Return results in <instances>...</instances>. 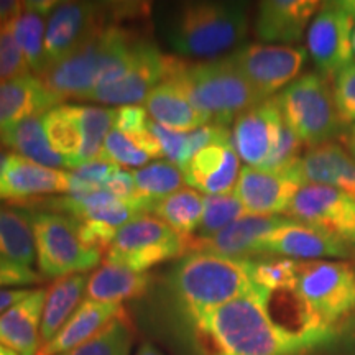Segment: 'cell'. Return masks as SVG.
<instances>
[{
    "label": "cell",
    "instance_id": "1",
    "mask_svg": "<svg viewBox=\"0 0 355 355\" xmlns=\"http://www.w3.org/2000/svg\"><path fill=\"white\" fill-rule=\"evenodd\" d=\"M193 355H308L329 347L337 331L296 334L273 321L263 291L229 301L196 316L173 318Z\"/></svg>",
    "mask_w": 355,
    "mask_h": 355
},
{
    "label": "cell",
    "instance_id": "2",
    "mask_svg": "<svg viewBox=\"0 0 355 355\" xmlns=\"http://www.w3.org/2000/svg\"><path fill=\"white\" fill-rule=\"evenodd\" d=\"M173 318L196 316L257 291L252 260H235L209 252L180 257L162 282Z\"/></svg>",
    "mask_w": 355,
    "mask_h": 355
},
{
    "label": "cell",
    "instance_id": "3",
    "mask_svg": "<svg viewBox=\"0 0 355 355\" xmlns=\"http://www.w3.org/2000/svg\"><path fill=\"white\" fill-rule=\"evenodd\" d=\"M162 24L171 51L209 61L243 42L248 32V12L241 2H181L168 12Z\"/></svg>",
    "mask_w": 355,
    "mask_h": 355
},
{
    "label": "cell",
    "instance_id": "4",
    "mask_svg": "<svg viewBox=\"0 0 355 355\" xmlns=\"http://www.w3.org/2000/svg\"><path fill=\"white\" fill-rule=\"evenodd\" d=\"M165 79L183 89L191 104L212 125L227 127L239 115L261 102L230 56L199 63L168 56Z\"/></svg>",
    "mask_w": 355,
    "mask_h": 355
},
{
    "label": "cell",
    "instance_id": "5",
    "mask_svg": "<svg viewBox=\"0 0 355 355\" xmlns=\"http://www.w3.org/2000/svg\"><path fill=\"white\" fill-rule=\"evenodd\" d=\"M277 102L283 121L309 148L329 144L343 127L332 89L321 74L295 79L277 96Z\"/></svg>",
    "mask_w": 355,
    "mask_h": 355
},
{
    "label": "cell",
    "instance_id": "6",
    "mask_svg": "<svg viewBox=\"0 0 355 355\" xmlns=\"http://www.w3.org/2000/svg\"><path fill=\"white\" fill-rule=\"evenodd\" d=\"M30 212L37 245V265L43 279L84 273L99 265L104 255L81 242L79 222L74 217L51 211Z\"/></svg>",
    "mask_w": 355,
    "mask_h": 355
},
{
    "label": "cell",
    "instance_id": "7",
    "mask_svg": "<svg viewBox=\"0 0 355 355\" xmlns=\"http://www.w3.org/2000/svg\"><path fill=\"white\" fill-rule=\"evenodd\" d=\"M295 291L322 326L355 314V268L345 261H298Z\"/></svg>",
    "mask_w": 355,
    "mask_h": 355
},
{
    "label": "cell",
    "instance_id": "8",
    "mask_svg": "<svg viewBox=\"0 0 355 355\" xmlns=\"http://www.w3.org/2000/svg\"><path fill=\"white\" fill-rule=\"evenodd\" d=\"M355 0L322 2L308 28V53L324 78L354 63Z\"/></svg>",
    "mask_w": 355,
    "mask_h": 355
},
{
    "label": "cell",
    "instance_id": "9",
    "mask_svg": "<svg viewBox=\"0 0 355 355\" xmlns=\"http://www.w3.org/2000/svg\"><path fill=\"white\" fill-rule=\"evenodd\" d=\"M229 56L260 101H266L298 78L308 50L286 44L252 43L242 44Z\"/></svg>",
    "mask_w": 355,
    "mask_h": 355
},
{
    "label": "cell",
    "instance_id": "10",
    "mask_svg": "<svg viewBox=\"0 0 355 355\" xmlns=\"http://www.w3.org/2000/svg\"><path fill=\"white\" fill-rule=\"evenodd\" d=\"M285 216L355 245V196L344 191L322 184H304Z\"/></svg>",
    "mask_w": 355,
    "mask_h": 355
},
{
    "label": "cell",
    "instance_id": "11",
    "mask_svg": "<svg viewBox=\"0 0 355 355\" xmlns=\"http://www.w3.org/2000/svg\"><path fill=\"white\" fill-rule=\"evenodd\" d=\"M109 24L97 30L81 48L48 66L38 76L60 102L64 99L86 101L96 89L109 46Z\"/></svg>",
    "mask_w": 355,
    "mask_h": 355
},
{
    "label": "cell",
    "instance_id": "12",
    "mask_svg": "<svg viewBox=\"0 0 355 355\" xmlns=\"http://www.w3.org/2000/svg\"><path fill=\"white\" fill-rule=\"evenodd\" d=\"M109 7L94 2H56L46 24L44 56L48 66L81 48L97 30L107 25ZM44 68V69H46Z\"/></svg>",
    "mask_w": 355,
    "mask_h": 355
},
{
    "label": "cell",
    "instance_id": "13",
    "mask_svg": "<svg viewBox=\"0 0 355 355\" xmlns=\"http://www.w3.org/2000/svg\"><path fill=\"white\" fill-rule=\"evenodd\" d=\"M304 184L298 165L282 171L243 166L232 193L247 214L285 216L296 193Z\"/></svg>",
    "mask_w": 355,
    "mask_h": 355
},
{
    "label": "cell",
    "instance_id": "14",
    "mask_svg": "<svg viewBox=\"0 0 355 355\" xmlns=\"http://www.w3.org/2000/svg\"><path fill=\"white\" fill-rule=\"evenodd\" d=\"M168 56L159 51L157 44L140 38L133 53V61L121 81L112 86L92 91L86 101L114 105H137L146 96L165 81Z\"/></svg>",
    "mask_w": 355,
    "mask_h": 355
},
{
    "label": "cell",
    "instance_id": "15",
    "mask_svg": "<svg viewBox=\"0 0 355 355\" xmlns=\"http://www.w3.org/2000/svg\"><path fill=\"white\" fill-rule=\"evenodd\" d=\"M283 117L277 97L261 101L234 121L232 141L239 158L247 166L263 170L277 145Z\"/></svg>",
    "mask_w": 355,
    "mask_h": 355
},
{
    "label": "cell",
    "instance_id": "16",
    "mask_svg": "<svg viewBox=\"0 0 355 355\" xmlns=\"http://www.w3.org/2000/svg\"><path fill=\"white\" fill-rule=\"evenodd\" d=\"M352 248L334 235L311 225L290 220L273 230L261 247V259L277 257L295 261H313L322 259H347Z\"/></svg>",
    "mask_w": 355,
    "mask_h": 355
},
{
    "label": "cell",
    "instance_id": "17",
    "mask_svg": "<svg viewBox=\"0 0 355 355\" xmlns=\"http://www.w3.org/2000/svg\"><path fill=\"white\" fill-rule=\"evenodd\" d=\"M290 220L282 216L247 214L212 237H193L189 252H209L235 260L261 259V247L265 239Z\"/></svg>",
    "mask_w": 355,
    "mask_h": 355
},
{
    "label": "cell",
    "instance_id": "18",
    "mask_svg": "<svg viewBox=\"0 0 355 355\" xmlns=\"http://www.w3.org/2000/svg\"><path fill=\"white\" fill-rule=\"evenodd\" d=\"M56 193H69V173L42 166L15 153L8 155L0 175V201L25 207Z\"/></svg>",
    "mask_w": 355,
    "mask_h": 355
},
{
    "label": "cell",
    "instance_id": "19",
    "mask_svg": "<svg viewBox=\"0 0 355 355\" xmlns=\"http://www.w3.org/2000/svg\"><path fill=\"white\" fill-rule=\"evenodd\" d=\"M241 170V158L235 152L230 133L194 155L183 170L184 183L206 196L232 194Z\"/></svg>",
    "mask_w": 355,
    "mask_h": 355
},
{
    "label": "cell",
    "instance_id": "20",
    "mask_svg": "<svg viewBox=\"0 0 355 355\" xmlns=\"http://www.w3.org/2000/svg\"><path fill=\"white\" fill-rule=\"evenodd\" d=\"M321 3L318 0H265L255 19L257 38L266 43L300 42Z\"/></svg>",
    "mask_w": 355,
    "mask_h": 355
},
{
    "label": "cell",
    "instance_id": "21",
    "mask_svg": "<svg viewBox=\"0 0 355 355\" xmlns=\"http://www.w3.org/2000/svg\"><path fill=\"white\" fill-rule=\"evenodd\" d=\"M125 316L127 311L122 304L84 300L68 322L58 331V334L38 349L37 355H61L69 352L99 334L115 319Z\"/></svg>",
    "mask_w": 355,
    "mask_h": 355
},
{
    "label": "cell",
    "instance_id": "22",
    "mask_svg": "<svg viewBox=\"0 0 355 355\" xmlns=\"http://www.w3.org/2000/svg\"><path fill=\"white\" fill-rule=\"evenodd\" d=\"M60 105L37 74L8 79L0 83V135L17 123L35 115H43Z\"/></svg>",
    "mask_w": 355,
    "mask_h": 355
},
{
    "label": "cell",
    "instance_id": "23",
    "mask_svg": "<svg viewBox=\"0 0 355 355\" xmlns=\"http://www.w3.org/2000/svg\"><path fill=\"white\" fill-rule=\"evenodd\" d=\"M44 300L46 290L37 288L0 316V345L17 355H37Z\"/></svg>",
    "mask_w": 355,
    "mask_h": 355
},
{
    "label": "cell",
    "instance_id": "24",
    "mask_svg": "<svg viewBox=\"0 0 355 355\" xmlns=\"http://www.w3.org/2000/svg\"><path fill=\"white\" fill-rule=\"evenodd\" d=\"M300 173L306 184H322L355 196V158L340 145L324 144L301 157Z\"/></svg>",
    "mask_w": 355,
    "mask_h": 355
},
{
    "label": "cell",
    "instance_id": "25",
    "mask_svg": "<svg viewBox=\"0 0 355 355\" xmlns=\"http://www.w3.org/2000/svg\"><path fill=\"white\" fill-rule=\"evenodd\" d=\"M145 110L155 123L175 132H193L209 125V121L191 104L183 89L170 79L159 83L146 96Z\"/></svg>",
    "mask_w": 355,
    "mask_h": 355
},
{
    "label": "cell",
    "instance_id": "26",
    "mask_svg": "<svg viewBox=\"0 0 355 355\" xmlns=\"http://www.w3.org/2000/svg\"><path fill=\"white\" fill-rule=\"evenodd\" d=\"M55 6V0H28V2H24V10L10 26L13 38L24 53L26 64L37 76H40L46 68L44 35H46V20Z\"/></svg>",
    "mask_w": 355,
    "mask_h": 355
},
{
    "label": "cell",
    "instance_id": "27",
    "mask_svg": "<svg viewBox=\"0 0 355 355\" xmlns=\"http://www.w3.org/2000/svg\"><path fill=\"white\" fill-rule=\"evenodd\" d=\"M152 286L148 273H139L119 265L104 263L89 275L86 295L87 300L97 303L122 304L125 300L141 298Z\"/></svg>",
    "mask_w": 355,
    "mask_h": 355
},
{
    "label": "cell",
    "instance_id": "28",
    "mask_svg": "<svg viewBox=\"0 0 355 355\" xmlns=\"http://www.w3.org/2000/svg\"><path fill=\"white\" fill-rule=\"evenodd\" d=\"M87 278L84 273L55 279L46 290L42 327H40V347L51 340L58 331L68 322L78 306L83 303V293L86 291Z\"/></svg>",
    "mask_w": 355,
    "mask_h": 355
},
{
    "label": "cell",
    "instance_id": "29",
    "mask_svg": "<svg viewBox=\"0 0 355 355\" xmlns=\"http://www.w3.org/2000/svg\"><path fill=\"white\" fill-rule=\"evenodd\" d=\"M0 257L30 268L37 261L30 209L0 204Z\"/></svg>",
    "mask_w": 355,
    "mask_h": 355
},
{
    "label": "cell",
    "instance_id": "30",
    "mask_svg": "<svg viewBox=\"0 0 355 355\" xmlns=\"http://www.w3.org/2000/svg\"><path fill=\"white\" fill-rule=\"evenodd\" d=\"M0 145L42 166L55 168V170L69 168L68 162L51 148L44 133L42 115L28 117L8 128L0 135Z\"/></svg>",
    "mask_w": 355,
    "mask_h": 355
},
{
    "label": "cell",
    "instance_id": "31",
    "mask_svg": "<svg viewBox=\"0 0 355 355\" xmlns=\"http://www.w3.org/2000/svg\"><path fill=\"white\" fill-rule=\"evenodd\" d=\"M42 123L51 148L68 162L69 168H78L83 133L76 105H56L42 115Z\"/></svg>",
    "mask_w": 355,
    "mask_h": 355
},
{
    "label": "cell",
    "instance_id": "32",
    "mask_svg": "<svg viewBox=\"0 0 355 355\" xmlns=\"http://www.w3.org/2000/svg\"><path fill=\"white\" fill-rule=\"evenodd\" d=\"M204 196L196 189H180L155 202L153 214L184 239H193L202 219Z\"/></svg>",
    "mask_w": 355,
    "mask_h": 355
},
{
    "label": "cell",
    "instance_id": "33",
    "mask_svg": "<svg viewBox=\"0 0 355 355\" xmlns=\"http://www.w3.org/2000/svg\"><path fill=\"white\" fill-rule=\"evenodd\" d=\"M178 237L181 235H178L165 222L159 220L158 217L145 214L119 227L107 252L130 254V252L145 250V248L159 245V243L176 241Z\"/></svg>",
    "mask_w": 355,
    "mask_h": 355
},
{
    "label": "cell",
    "instance_id": "34",
    "mask_svg": "<svg viewBox=\"0 0 355 355\" xmlns=\"http://www.w3.org/2000/svg\"><path fill=\"white\" fill-rule=\"evenodd\" d=\"M133 180L139 196L157 202L181 189L184 173L170 162H153L133 171Z\"/></svg>",
    "mask_w": 355,
    "mask_h": 355
},
{
    "label": "cell",
    "instance_id": "35",
    "mask_svg": "<svg viewBox=\"0 0 355 355\" xmlns=\"http://www.w3.org/2000/svg\"><path fill=\"white\" fill-rule=\"evenodd\" d=\"M76 110L83 133V146L79 153V166H81L99 158L105 137L114 127L115 109L76 105Z\"/></svg>",
    "mask_w": 355,
    "mask_h": 355
},
{
    "label": "cell",
    "instance_id": "36",
    "mask_svg": "<svg viewBox=\"0 0 355 355\" xmlns=\"http://www.w3.org/2000/svg\"><path fill=\"white\" fill-rule=\"evenodd\" d=\"M133 331L128 316L115 319L87 343L61 355H130Z\"/></svg>",
    "mask_w": 355,
    "mask_h": 355
},
{
    "label": "cell",
    "instance_id": "37",
    "mask_svg": "<svg viewBox=\"0 0 355 355\" xmlns=\"http://www.w3.org/2000/svg\"><path fill=\"white\" fill-rule=\"evenodd\" d=\"M243 216H247V211L243 209L242 202L234 196V193L222 194V196H204L202 219L194 237H212Z\"/></svg>",
    "mask_w": 355,
    "mask_h": 355
},
{
    "label": "cell",
    "instance_id": "38",
    "mask_svg": "<svg viewBox=\"0 0 355 355\" xmlns=\"http://www.w3.org/2000/svg\"><path fill=\"white\" fill-rule=\"evenodd\" d=\"M296 266H298V261L277 259V257L252 260V277H254L255 286L263 291L295 288Z\"/></svg>",
    "mask_w": 355,
    "mask_h": 355
},
{
    "label": "cell",
    "instance_id": "39",
    "mask_svg": "<svg viewBox=\"0 0 355 355\" xmlns=\"http://www.w3.org/2000/svg\"><path fill=\"white\" fill-rule=\"evenodd\" d=\"M101 159L114 163L117 166H145V163L150 159V155H146L140 146H137L133 141L123 135L122 132L112 130L105 137L104 146L99 155Z\"/></svg>",
    "mask_w": 355,
    "mask_h": 355
},
{
    "label": "cell",
    "instance_id": "40",
    "mask_svg": "<svg viewBox=\"0 0 355 355\" xmlns=\"http://www.w3.org/2000/svg\"><path fill=\"white\" fill-rule=\"evenodd\" d=\"M332 96L340 123H355V61L334 76Z\"/></svg>",
    "mask_w": 355,
    "mask_h": 355
},
{
    "label": "cell",
    "instance_id": "41",
    "mask_svg": "<svg viewBox=\"0 0 355 355\" xmlns=\"http://www.w3.org/2000/svg\"><path fill=\"white\" fill-rule=\"evenodd\" d=\"M148 128L162 146L163 157L168 158V162L176 165L180 170H184L189 163L188 132L170 130V128L158 125L153 121L148 122Z\"/></svg>",
    "mask_w": 355,
    "mask_h": 355
},
{
    "label": "cell",
    "instance_id": "42",
    "mask_svg": "<svg viewBox=\"0 0 355 355\" xmlns=\"http://www.w3.org/2000/svg\"><path fill=\"white\" fill-rule=\"evenodd\" d=\"M30 68L25 56L13 38L10 28H3L0 33V83L28 74Z\"/></svg>",
    "mask_w": 355,
    "mask_h": 355
},
{
    "label": "cell",
    "instance_id": "43",
    "mask_svg": "<svg viewBox=\"0 0 355 355\" xmlns=\"http://www.w3.org/2000/svg\"><path fill=\"white\" fill-rule=\"evenodd\" d=\"M78 232L81 242L87 248L105 254L109 250V247L112 245L117 229L112 225L105 224V222L99 220H78Z\"/></svg>",
    "mask_w": 355,
    "mask_h": 355
},
{
    "label": "cell",
    "instance_id": "44",
    "mask_svg": "<svg viewBox=\"0 0 355 355\" xmlns=\"http://www.w3.org/2000/svg\"><path fill=\"white\" fill-rule=\"evenodd\" d=\"M148 114L140 105H121L119 109H115L114 128L122 132L128 139H133L145 132L148 128Z\"/></svg>",
    "mask_w": 355,
    "mask_h": 355
},
{
    "label": "cell",
    "instance_id": "45",
    "mask_svg": "<svg viewBox=\"0 0 355 355\" xmlns=\"http://www.w3.org/2000/svg\"><path fill=\"white\" fill-rule=\"evenodd\" d=\"M119 168L121 166L105 162V159L97 158V159H92V162L84 163L81 166L74 168V170L71 171V175L76 178V180L83 181L84 184L91 186V188L99 191V189H104V186L109 181V178L112 176Z\"/></svg>",
    "mask_w": 355,
    "mask_h": 355
},
{
    "label": "cell",
    "instance_id": "46",
    "mask_svg": "<svg viewBox=\"0 0 355 355\" xmlns=\"http://www.w3.org/2000/svg\"><path fill=\"white\" fill-rule=\"evenodd\" d=\"M43 277L30 266L15 263L0 257V290L12 286H28L42 283Z\"/></svg>",
    "mask_w": 355,
    "mask_h": 355
},
{
    "label": "cell",
    "instance_id": "47",
    "mask_svg": "<svg viewBox=\"0 0 355 355\" xmlns=\"http://www.w3.org/2000/svg\"><path fill=\"white\" fill-rule=\"evenodd\" d=\"M104 189L122 199H133L139 196L135 188V180H133V171L122 170V168H119V170L109 178Z\"/></svg>",
    "mask_w": 355,
    "mask_h": 355
},
{
    "label": "cell",
    "instance_id": "48",
    "mask_svg": "<svg viewBox=\"0 0 355 355\" xmlns=\"http://www.w3.org/2000/svg\"><path fill=\"white\" fill-rule=\"evenodd\" d=\"M24 10V2L20 0H0V28H10L13 21L19 19Z\"/></svg>",
    "mask_w": 355,
    "mask_h": 355
},
{
    "label": "cell",
    "instance_id": "49",
    "mask_svg": "<svg viewBox=\"0 0 355 355\" xmlns=\"http://www.w3.org/2000/svg\"><path fill=\"white\" fill-rule=\"evenodd\" d=\"M32 293V290H25V288H2L0 290V316L12 306L20 303L26 296Z\"/></svg>",
    "mask_w": 355,
    "mask_h": 355
},
{
    "label": "cell",
    "instance_id": "50",
    "mask_svg": "<svg viewBox=\"0 0 355 355\" xmlns=\"http://www.w3.org/2000/svg\"><path fill=\"white\" fill-rule=\"evenodd\" d=\"M344 144L347 146L349 153L355 158V123H352L349 128V132L344 135Z\"/></svg>",
    "mask_w": 355,
    "mask_h": 355
},
{
    "label": "cell",
    "instance_id": "51",
    "mask_svg": "<svg viewBox=\"0 0 355 355\" xmlns=\"http://www.w3.org/2000/svg\"><path fill=\"white\" fill-rule=\"evenodd\" d=\"M135 355H163V354H162V350L155 347L153 344L145 343V344H141V345H140V347H139V350H137V354H135Z\"/></svg>",
    "mask_w": 355,
    "mask_h": 355
},
{
    "label": "cell",
    "instance_id": "52",
    "mask_svg": "<svg viewBox=\"0 0 355 355\" xmlns=\"http://www.w3.org/2000/svg\"><path fill=\"white\" fill-rule=\"evenodd\" d=\"M7 158H8V155L3 152V146L0 145V175H2L3 166H6V163H7Z\"/></svg>",
    "mask_w": 355,
    "mask_h": 355
},
{
    "label": "cell",
    "instance_id": "53",
    "mask_svg": "<svg viewBox=\"0 0 355 355\" xmlns=\"http://www.w3.org/2000/svg\"><path fill=\"white\" fill-rule=\"evenodd\" d=\"M0 355H17L15 352H12L10 349L3 347V345H0Z\"/></svg>",
    "mask_w": 355,
    "mask_h": 355
},
{
    "label": "cell",
    "instance_id": "54",
    "mask_svg": "<svg viewBox=\"0 0 355 355\" xmlns=\"http://www.w3.org/2000/svg\"><path fill=\"white\" fill-rule=\"evenodd\" d=\"M354 58H355V32H354Z\"/></svg>",
    "mask_w": 355,
    "mask_h": 355
},
{
    "label": "cell",
    "instance_id": "55",
    "mask_svg": "<svg viewBox=\"0 0 355 355\" xmlns=\"http://www.w3.org/2000/svg\"><path fill=\"white\" fill-rule=\"evenodd\" d=\"M0 33H2V28H0Z\"/></svg>",
    "mask_w": 355,
    "mask_h": 355
}]
</instances>
